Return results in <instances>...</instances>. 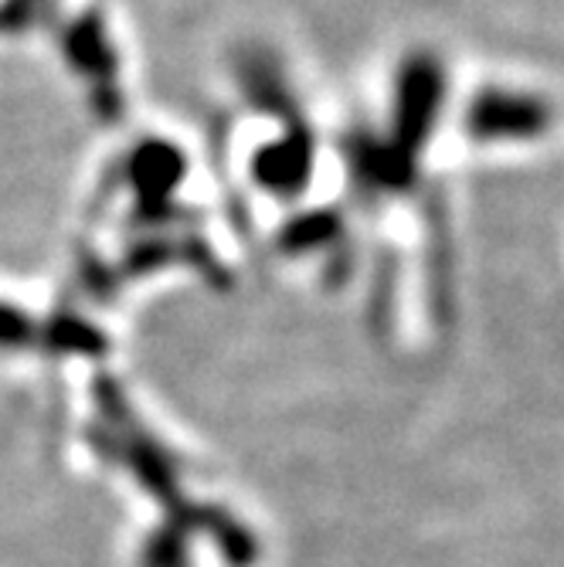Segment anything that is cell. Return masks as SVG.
<instances>
[{"mask_svg":"<svg viewBox=\"0 0 564 567\" xmlns=\"http://www.w3.org/2000/svg\"><path fill=\"white\" fill-rule=\"evenodd\" d=\"M551 106L537 92L510 89V85H486L470 95L463 116L466 136L480 146H517L537 143L551 130Z\"/></svg>","mask_w":564,"mask_h":567,"instance_id":"6da1fadb","label":"cell"},{"mask_svg":"<svg viewBox=\"0 0 564 567\" xmlns=\"http://www.w3.org/2000/svg\"><path fill=\"white\" fill-rule=\"evenodd\" d=\"M252 187L276 200H293L314 177V140L302 126H286L279 136H269L252 150L248 161Z\"/></svg>","mask_w":564,"mask_h":567,"instance_id":"7a4b0ae2","label":"cell"}]
</instances>
